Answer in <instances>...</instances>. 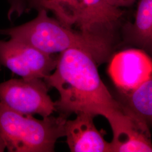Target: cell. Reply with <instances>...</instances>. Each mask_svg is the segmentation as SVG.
<instances>
[{"label":"cell","instance_id":"cell-1","mask_svg":"<svg viewBox=\"0 0 152 152\" xmlns=\"http://www.w3.org/2000/svg\"><path fill=\"white\" fill-rule=\"evenodd\" d=\"M97 64L86 51L68 49L60 53L54 72L44 81L59 93L55 107L60 115L67 118L72 113L85 112L102 115L108 121L114 134L130 125L132 120L124 114L102 81Z\"/></svg>","mask_w":152,"mask_h":152},{"label":"cell","instance_id":"cell-7","mask_svg":"<svg viewBox=\"0 0 152 152\" xmlns=\"http://www.w3.org/2000/svg\"><path fill=\"white\" fill-rule=\"evenodd\" d=\"M76 118L64 125L66 143L72 152H110V142L104 138L105 131L98 130L94 123L95 115L79 112Z\"/></svg>","mask_w":152,"mask_h":152},{"label":"cell","instance_id":"cell-9","mask_svg":"<svg viewBox=\"0 0 152 152\" xmlns=\"http://www.w3.org/2000/svg\"><path fill=\"white\" fill-rule=\"evenodd\" d=\"M117 98L123 112L141 130L150 134L152 121V77L127 92L118 91Z\"/></svg>","mask_w":152,"mask_h":152},{"label":"cell","instance_id":"cell-11","mask_svg":"<svg viewBox=\"0 0 152 152\" xmlns=\"http://www.w3.org/2000/svg\"><path fill=\"white\" fill-rule=\"evenodd\" d=\"M151 134L134 125L113 137L110 152H151Z\"/></svg>","mask_w":152,"mask_h":152},{"label":"cell","instance_id":"cell-13","mask_svg":"<svg viewBox=\"0 0 152 152\" xmlns=\"http://www.w3.org/2000/svg\"><path fill=\"white\" fill-rule=\"evenodd\" d=\"M9 9L7 18L11 20L13 17H19L27 11V0H7Z\"/></svg>","mask_w":152,"mask_h":152},{"label":"cell","instance_id":"cell-15","mask_svg":"<svg viewBox=\"0 0 152 152\" xmlns=\"http://www.w3.org/2000/svg\"><path fill=\"white\" fill-rule=\"evenodd\" d=\"M6 148L5 142L0 135V152H3Z\"/></svg>","mask_w":152,"mask_h":152},{"label":"cell","instance_id":"cell-6","mask_svg":"<svg viewBox=\"0 0 152 152\" xmlns=\"http://www.w3.org/2000/svg\"><path fill=\"white\" fill-rule=\"evenodd\" d=\"M152 62L142 49H127L114 55L108 73L118 91L127 92L152 78Z\"/></svg>","mask_w":152,"mask_h":152},{"label":"cell","instance_id":"cell-10","mask_svg":"<svg viewBox=\"0 0 152 152\" xmlns=\"http://www.w3.org/2000/svg\"><path fill=\"white\" fill-rule=\"evenodd\" d=\"M125 41L145 51H152V0H139L135 19L124 27Z\"/></svg>","mask_w":152,"mask_h":152},{"label":"cell","instance_id":"cell-3","mask_svg":"<svg viewBox=\"0 0 152 152\" xmlns=\"http://www.w3.org/2000/svg\"><path fill=\"white\" fill-rule=\"evenodd\" d=\"M66 118L59 115L37 120L0 103V135L9 152H54L56 141L65 136Z\"/></svg>","mask_w":152,"mask_h":152},{"label":"cell","instance_id":"cell-5","mask_svg":"<svg viewBox=\"0 0 152 152\" xmlns=\"http://www.w3.org/2000/svg\"><path fill=\"white\" fill-rule=\"evenodd\" d=\"M58 58L15 39L0 40V68L23 78H45L54 70Z\"/></svg>","mask_w":152,"mask_h":152},{"label":"cell","instance_id":"cell-12","mask_svg":"<svg viewBox=\"0 0 152 152\" xmlns=\"http://www.w3.org/2000/svg\"><path fill=\"white\" fill-rule=\"evenodd\" d=\"M32 9L52 11L59 22L70 28L79 15L78 0H27L26 12Z\"/></svg>","mask_w":152,"mask_h":152},{"label":"cell","instance_id":"cell-8","mask_svg":"<svg viewBox=\"0 0 152 152\" xmlns=\"http://www.w3.org/2000/svg\"><path fill=\"white\" fill-rule=\"evenodd\" d=\"M79 16L76 25L85 33L112 39L110 31L118 23L124 11L108 0H78Z\"/></svg>","mask_w":152,"mask_h":152},{"label":"cell","instance_id":"cell-4","mask_svg":"<svg viewBox=\"0 0 152 152\" xmlns=\"http://www.w3.org/2000/svg\"><path fill=\"white\" fill-rule=\"evenodd\" d=\"M49 88L41 78L11 79L0 83V103L21 114L47 117L56 111Z\"/></svg>","mask_w":152,"mask_h":152},{"label":"cell","instance_id":"cell-14","mask_svg":"<svg viewBox=\"0 0 152 152\" xmlns=\"http://www.w3.org/2000/svg\"><path fill=\"white\" fill-rule=\"evenodd\" d=\"M109 2L115 7L121 8L124 7H129L132 5L136 0H108Z\"/></svg>","mask_w":152,"mask_h":152},{"label":"cell","instance_id":"cell-2","mask_svg":"<svg viewBox=\"0 0 152 152\" xmlns=\"http://www.w3.org/2000/svg\"><path fill=\"white\" fill-rule=\"evenodd\" d=\"M30 22L14 27L0 29V34L10 36L48 54L70 49H81L92 55L99 64L105 61L112 50V39L96 34L77 32L40 9Z\"/></svg>","mask_w":152,"mask_h":152}]
</instances>
